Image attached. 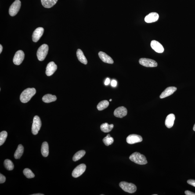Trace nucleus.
<instances>
[{
	"instance_id": "obj_15",
	"label": "nucleus",
	"mask_w": 195,
	"mask_h": 195,
	"mask_svg": "<svg viewBox=\"0 0 195 195\" xmlns=\"http://www.w3.org/2000/svg\"><path fill=\"white\" fill-rule=\"evenodd\" d=\"M176 87L174 86L169 87L167 88L160 95V99H163L170 96L177 90Z\"/></svg>"
},
{
	"instance_id": "obj_9",
	"label": "nucleus",
	"mask_w": 195,
	"mask_h": 195,
	"mask_svg": "<svg viewBox=\"0 0 195 195\" xmlns=\"http://www.w3.org/2000/svg\"><path fill=\"white\" fill-rule=\"evenodd\" d=\"M24 53L23 51L20 50L17 51L14 56L13 59L14 64L16 65H20L24 59Z\"/></svg>"
},
{
	"instance_id": "obj_26",
	"label": "nucleus",
	"mask_w": 195,
	"mask_h": 195,
	"mask_svg": "<svg viewBox=\"0 0 195 195\" xmlns=\"http://www.w3.org/2000/svg\"><path fill=\"white\" fill-rule=\"evenodd\" d=\"M85 151L84 150H80L77 152L73 157V161H78L85 155Z\"/></svg>"
},
{
	"instance_id": "obj_3",
	"label": "nucleus",
	"mask_w": 195,
	"mask_h": 195,
	"mask_svg": "<svg viewBox=\"0 0 195 195\" xmlns=\"http://www.w3.org/2000/svg\"><path fill=\"white\" fill-rule=\"evenodd\" d=\"M48 46L46 44H43L39 48L37 52V56L39 60L42 61L45 59L48 54Z\"/></svg>"
},
{
	"instance_id": "obj_34",
	"label": "nucleus",
	"mask_w": 195,
	"mask_h": 195,
	"mask_svg": "<svg viewBox=\"0 0 195 195\" xmlns=\"http://www.w3.org/2000/svg\"><path fill=\"white\" fill-rule=\"evenodd\" d=\"M185 194L186 195H195V193H193L189 190H186L185 192Z\"/></svg>"
},
{
	"instance_id": "obj_4",
	"label": "nucleus",
	"mask_w": 195,
	"mask_h": 195,
	"mask_svg": "<svg viewBox=\"0 0 195 195\" xmlns=\"http://www.w3.org/2000/svg\"><path fill=\"white\" fill-rule=\"evenodd\" d=\"M119 186L124 191L129 193H135L137 190L136 186L132 183L122 182H120Z\"/></svg>"
},
{
	"instance_id": "obj_30",
	"label": "nucleus",
	"mask_w": 195,
	"mask_h": 195,
	"mask_svg": "<svg viewBox=\"0 0 195 195\" xmlns=\"http://www.w3.org/2000/svg\"><path fill=\"white\" fill-rule=\"evenodd\" d=\"M23 174L28 178H33L35 177L34 174L32 172L31 170L29 168L25 169L23 171Z\"/></svg>"
},
{
	"instance_id": "obj_25",
	"label": "nucleus",
	"mask_w": 195,
	"mask_h": 195,
	"mask_svg": "<svg viewBox=\"0 0 195 195\" xmlns=\"http://www.w3.org/2000/svg\"><path fill=\"white\" fill-rule=\"evenodd\" d=\"M109 103L107 100L102 101L100 102L97 106V108L99 111H102L108 107Z\"/></svg>"
},
{
	"instance_id": "obj_35",
	"label": "nucleus",
	"mask_w": 195,
	"mask_h": 195,
	"mask_svg": "<svg viewBox=\"0 0 195 195\" xmlns=\"http://www.w3.org/2000/svg\"><path fill=\"white\" fill-rule=\"evenodd\" d=\"M110 82V80L109 78H107L106 80V81H105V84L106 85H109Z\"/></svg>"
},
{
	"instance_id": "obj_12",
	"label": "nucleus",
	"mask_w": 195,
	"mask_h": 195,
	"mask_svg": "<svg viewBox=\"0 0 195 195\" xmlns=\"http://www.w3.org/2000/svg\"><path fill=\"white\" fill-rule=\"evenodd\" d=\"M44 29L42 27H38L34 30L32 35V40L34 42H38L43 34Z\"/></svg>"
},
{
	"instance_id": "obj_23",
	"label": "nucleus",
	"mask_w": 195,
	"mask_h": 195,
	"mask_svg": "<svg viewBox=\"0 0 195 195\" xmlns=\"http://www.w3.org/2000/svg\"><path fill=\"white\" fill-rule=\"evenodd\" d=\"M114 127L113 124H109L107 123L102 124L101 126V129L102 132L104 133H108L112 131Z\"/></svg>"
},
{
	"instance_id": "obj_8",
	"label": "nucleus",
	"mask_w": 195,
	"mask_h": 195,
	"mask_svg": "<svg viewBox=\"0 0 195 195\" xmlns=\"http://www.w3.org/2000/svg\"><path fill=\"white\" fill-rule=\"evenodd\" d=\"M86 169V166L84 164H80L74 169L72 173V176L74 178L79 177L84 173Z\"/></svg>"
},
{
	"instance_id": "obj_18",
	"label": "nucleus",
	"mask_w": 195,
	"mask_h": 195,
	"mask_svg": "<svg viewBox=\"0 0 195 195\" xmlns=\"http://www.w3.org/2000/svg\"><path fill=\"white\" fill-rule=\"evenodd\" d=\"M175 119V115L172 113L167 116L165 120V125L167 128H170L173 126Z\"/></svg>"
},
{
	"instance_id": "obj_36",
	"label": "nucleus",
	"mask_w": 195,
	"mask_h": 195,
	"mask_svg": "<svg viewBox=\"0 0 195 195\" xmlns=\"http://www.w3.org/2000/svg\"><path fill=\"white\" fill-rule=\"evenodd\" d=\"M3 50V47L2 46V45H0V53H1V52H2V51Z\"/></svg>"
},
{
	"instance_id": "obj_14",
	"label": "nucleus",
	"mask_w": 195,
	"mask_h": 195,
	"mask_svg": "<svg viewBox=\"0 0 195 195\" xmlns=\"http://www.w3.org/2000/svg\"><path fill=\"white\" fill-rule=\"evenodd\" d=\"M127 114V110L125 107L121 106L117 108L114 112V115L115 117L122 118Z\"/></svg>"
},
{
	"instance_id": "obj_19",
	"label": "nucleus",
	"mask_w": 195,
	"mask_h": 195,
	"mask_svg": "<svg viewBox=\"0 0 195 195\" xmlns=\"http://www.w3.org/2000/svg\"><path fill=\"white\" fill-rule=\"evenodd\" d=\"M58 0H41L43 6L46 8H50L54 5Z\"/></svg>"
},
{
	"instance_id": "obj_27",
	"label": "nucleus",
	"mask_w": 195,
	"mask_h": 195,
	"mask_svg": "<svg viewBox=\"0 0 195 195\" xmlns=\"http://www.w3.org/2000/svg\"><path fill=\"white\" fill-rule=\"evenodd\" d=\"M103 143L107 146L111 145L114 142V139L111 137L110 134H108L103 139Z\"/></svg>"
},
{
	"instance_id": "obj_29",
	"label": "nucleus",
	"mask_w": 195,
	"mask_h": 195,
	"mask_svg": "<svg viewBox=\"0 0 195 195\" xmlns=\"http://www.w3.org/2000/svg\"><path fill=\"white\" fill-rule=\"evenodd\" d=\"M7 133L5 131H3L0 133V146H2L5 143L7 137Z\"/></svg>"
},
{
	"instance_id": "obj_37",
	"label": "nucleus",
	"mask_w": 195,
	"mask_h": 195,
	"mask_svg": "<svg viewBox=\"0 0 195 195\" xmlns=\"http://www.w3.org/2000/svg\"><path fill=\"white\" fill-rule=\"evenodd\" d=\"M44 194H40V193H38V194H32V195H44Z\"/></svg>"
},
{
	"instance_id": "obj_31",
	"label": "nucleus",
	"mask_w": 195,
	"mask_h": 195,
	"mask_svg": "<svg viewBox=\"0 0 195 195\" xmlns=\"http://www.w3.org/2000/svg\"><path fill=\"white\" fill-rule=\"evenodd\" d=\"M6 180V178L4 175L2 174H0V183L2 184L4 183Z\"/></svg>"
},
{
	"instance_id": "obj_33",
	"label": "nucleus",
	"mask_w": 195,
	"mask_h": 195,
	"mask_svg": "<svg viewBox=\"0 0 195 195\" xmlns=\"http://www.w3.org/2000/svg\"><path fill=\"white\" fill-rule=\"evenodd\" d=\"M117 81L115 80H113V81H111V85L113 87H116L117 86Z\"/></svg>"
},
{
	"instance_id": "obj_39",
	"label": "nucleus",
	"mask_w": 195,
	"mask_h": 195,
	"mask_svg": "<svg viewBox=\"0 0 195 195\" xmlns=\"http://www.w3.org/2000/svg\"><path fill=\"white\" fill-rule=\"evenodd\" d=\"M112 101V99H110V102H111Z\"/></svg>"
},
{
	"instance_id": "obj_16",
	"label": "nucleus",
	"mask_w": 195,
	"mask_h": 195,
	"mask_svg": "<svg viewBox=\"0 0 195 195\" xmlns=\"http://www.w3.org/2000/svg\"><path fill=\"white\" fill-rule=\"evenodd\" d=\"M159 15L156 12H151L145 17V21L147 23H152L157 21L158 20Z\"/></svg>"
},
{
	"instance_id": "obj_28",
	"label": "nucleus",
	"mask_w": 195,
	"mask_h": 195,
	"mask_svg": "<svg viewBox=\"0 0 195 195\" xmlns=\"http://www.w3.org/2000/svg\"><path fill=\"white\" fill-rule=\"evenodd\" d=\"M4 166L7 170L12 171L14 168L13 163L11 160L7 159L4 161Z\"/></svg>"
},
{
	"instance_id": "obj_21",
	"label": "nucleus",
	"mask_w": 195,
	"mask_h": 195,
	"mask_svg": "<svg viewBox=\"0 0 195 195\" xmlns=\"http://www.w3.org/2000/svg\"><path fill=\"white\" fill-rule=\"evenodd\" d=\"M57 99V98L55 95H52L50 94H47L43 97L42 100L43 101L46 103H49L54 102Z\"/></svg>"
},
{
	"instance_id": "obj_38",
	"label": "nucleus",
	"mask_w": 195,
	"mask_h": 195,
	"mask_svg": "<svg viewBox=\"0 0 195 195\" xmlns=\"http://www.w3.org/2000/svg\"><path fill=\"white\" fill-rule=\"evenodd\" d=\"M193 129L194 131H195V124L194 125Z\"/></svg>"
},
{
	"instance_id": "obj_13",
	"label": "nucleus",
	"mask_w": 195,
	"mask_h": 195,
	"mask_svg": "<svg viewBox=\"0 0 195 195\" xmlns=\"http://www.w3.org/2000/svg\"><path fill=\"white\" fill-rule=\"evenodd\" d=\"M151 46L152 49L155 52L159 53H163L164 51V48L163 46L155 40H153L151 42Z\"/></svg>"
},
{
	"instance_id": "obj_32",
	"label": "nucleus",
	"mask_w": 195,
	"mask_h": 195,
	"mask_svg": "<svg viewBox=\"0 0 195 195\" xmlns=\"http://www.w3.org/2000/svg\"><path fill=\"white\" fill-rule=\"evenodd\" d=\"M187 183L195 187V180H189L187 181Z\"/></svg>"
},
{
	"instance_id": "obj_24",
	"label": "nucleus",
	"mask_w": 195,
	"mask_h": 195,
	"mask_svg": "<svg viewBox=\"0 0 195 195\" xmlns=\"http://www.w3.org/2000/svg\"><path fill=\"white\" fill-rule=\"evenodd\" d=\"M24 148L23 145L20 144L18 146L17 150L14 153V157L16 159H20L23 155Z\"/></svg>"
},
{
	"instance_id": "obj_2",
	"label": "nucleus",
	"mask_w": 195,
	"mask_h": 195,
	"mask_svg": "<svg viewBox=\"0 0 195 195\" xmlns=\"http://www.w3.org/2000/svg\"><path fill=\"white\" fill-rule=\"evenodd\" d=\"M129 159L131 161L139 165H145L147 163L146 157L138 152L133 153L130 156Z\"/></svg>"
},
{
	"instance_id": "obj_22",
	"label": "nucleus",
	"mask_w": 195,
	"mask_h": 195,
	"mask_svg": "<svg viewBox=\"0 0 195 195\" xmlns=\"http://www.w3.org/2000/svg\"><path fill=\"white\" fill-rule=\"evenodd\" d=\"M41 153L43 157H46L49 154V146L48 142H44L41 147Z\"/></svg>"
},
{
	"instance_id": "obj_17",
	"label": "nucleus",
	"mask_w": 195,
	"mask_h": 195,
	"mask_svg": "<svg viewBox=\"0 0 195 195\" xmlns=\"http://www.w3.org/2000/svg\"><path fill=\"white\" fill-rule=\"evenodd\" d=\"M99 55L101 60L104 63L110 64H113V59L105 52H99Z\"/></svg>"
},
{
	"instance_id": "obj_6",
	"label": "nucleus",
	"mask_w": 195,
	"mask_h": 195,
	"mask_svg": "<svg viewBox=\"0 0 195 195\" xmlns=\"http://www.w3.org/2000/svg\"><path fill=\"white\" fill-rule=\"evenodd\" d=\"M21 6V2L20 0H16L11 5L9 9V15L11 16H15L19 12Z\"/></svg>"
},
{
	"instance_id": "obj_5",
	"label": "nucleus",
	"mask_w": 195,
	"mask_h": 195,
	"mask_svg": "<svg viewBox=\"0 0 195 195\" xmlns=\"http://www.w3.org/2000/svg\"><path fill=\"white\" fill-rule=\"evenodd\" d=\"M41 125L42 123L40 117L38 116H35L33 120L31 127V132L33 135H36L38 133L41 128Z\"/></svg>"
},
{
	"instance_id": "obj_1",
	"label": "nucleus",
	"mask_w": 195,
	"mask_h": 195,
	"mask_svg": "<svg viewBox=\"0 0 195 195\" xmlns=\"http://www.w3.org/2000/svg\"><path fill=\"white\" fill-rule=\"evenodd\" d=\"M36 91L35 88H28L23 90L21 94L20 100L22 103H26L35 94Z\"/></svg>"
},
{
	"instance_id": "obj_11",
	"label": "nucleus",
	"mask_w": 195,
	"mask_h": 195,
	"mask_svg": "<svg viewBox=\"0 0 195 195\" xmlns=\"http://www.w3.org/2000/svg\"><path fill=\"white\" fill-rule=\"evenodd\" d=\"M57 69V66L54 62H51L47 65L46 70V74L47 76H50L52 75Z\"/></svg>"
},
{
	"instance_id": "obj_10",
	"label": "nucleus",
	"mask_w": 195,
	"mask_h": 195,
	"mask_svg": "<svg viewBox=\"0 0 195 195\" xmlns=\"http://www.w3.org/2000/svg\"><path fill=\"white\" fill-rule=\"evenodd\" d=\"M142 140L143 139L141 136L135 134L130 135L127 138V142L129 144L139 143L142 142Z\"/></svg>"
},
{
	"instance_id": "obj_7",
	"label": "nucleus",
	"mask_w": 195,
	"mask_h": 195,
	"mask_svg": "<svg viewBox=\"0 0 195 195\" xmlns=\"http://www.w3.org/2000/svg\"><path fill=\"white\" fill-rule=\"evenodd\" d=\"M139 62L141 65L145 67H154L157 66V62L151 59L142 58L139 59Z\"/></svg>"
},
{
	"instance_id": "obj_20",
	"label": "nucleus",
	"mask_w": 195,
	"mask_h": 195,
	"mask_svg": "<svg viewBox=\"0 0 195 195\" xmlns=\"http://www.w3.org/2000/svg\"><path fill=\"white\" fill-rule=\"evenodd\" d=\"M76 54L77 57L79 61L84 64H87L88 61L82 51L81 49H78L77 50Z\"/></svg>"
}]
</instances>
